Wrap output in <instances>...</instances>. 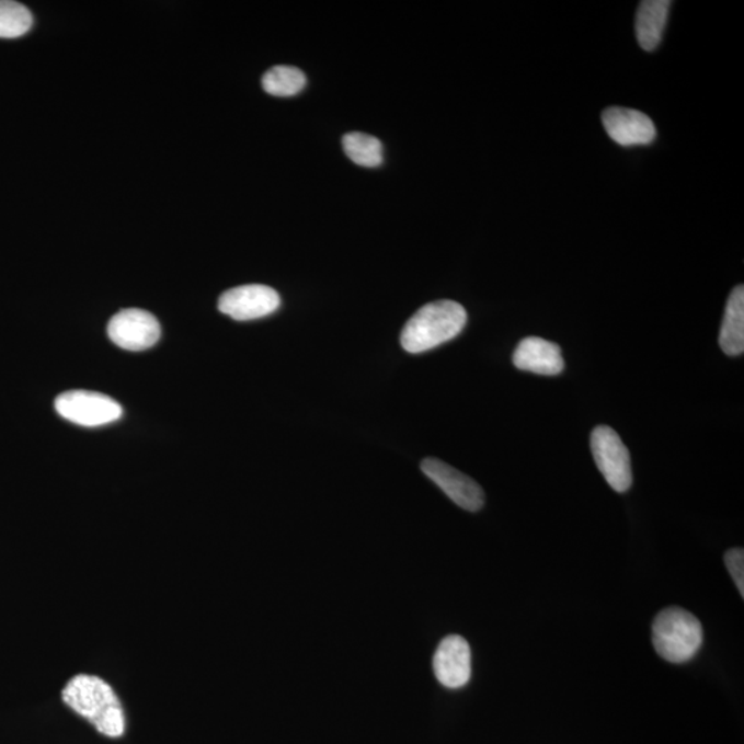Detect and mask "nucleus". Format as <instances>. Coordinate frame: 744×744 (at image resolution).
<instances>
[{
	"label": "nucleus",
	"mask_w": 744,
	"mask_h": 744,
	"mask_svg": "<svg viewBox=\"0 0 744 744\" xmlns=\"http://www.w3.org/2000/svg\"><path fill=\"white\" fill-rule=\"evenodd\" d=\"M281 307V297L273 288L248 285L232 288L219 297V312L234 320L248 321L265 318Z\"/></svg>",
	"instance_id": "6e6552de"
},
{
	"label": "nucleus",
	"mask_w": 744,
	"mask_h": 744,
	"mask_svg": "<svg viewBox=\"0 0 744 744\" xmlns=\"http://www.w3.org/2000/svg\"><path fill=\"white\" fill-rule=\"evenodd\" d=\"M726 570L730 571L733 582L741 596L744 597V551L743 549L728 550L724 557Z\"/></svg>",
	"instance_id": "f3484780"
},
{
	"label": "nucleus",
	"mask_w": 744,
	"mask_h": 744,
	"mask_svg": "<svg viewBox=\"0 0 744 744\" xmlns=\"http://www.w3.org/2000/svg\"><path fill=\"white\" fill-rule=\"evenodd\" d=\"M433 668L438 683L444 687H465L472 677V652L468 641L460 636L446 637L433 657Z\"/></svg>",
	"instance_id": "1a4fd4ad"
},
{
	"label": "nucleus",
	"mask_w": 744,
	"mask_h": 744,
	"mask_svg": "<svg viewBox=\"0 0 744 744\" xmlns=\"http://www.w3.org/2000/svg\"><path fill=\"white\" fill-rule=\"evenodd\" d=\"M603 125L608 136L622 147L648 146L656 138L654 122L636 110L608 108L603 112Z\"/></svg>",
	"instance_id": "9d476101"
},
{
	"label": "nucleus",
	"mask_w": 744,
	"mask_h": 744,
	"mask_svg": "<svg viewBox=\"0 0 744 744\" xmlns=\"http://www.w3.org/2000/svg\"><path fill=\"white\" fill-rule=\"evenodd\" d=\"M720 346L728 356H741L744 352V287L742 285L733 288L728 298L720 331Z\"/></svg>",
	"instance_id": "ddd939ff"
},
{
	"label": "nucleus",
	"mask_w": 744,
	"mask_h": 744,
	"mask_svg": "<svg viewBox=\"0 0 744 744\" xmlns=\"http://www.w3.org/2000/svg\"><path fill=\"white\" fill-rule=\"evenodd\" d=\"M55 405L64 420L88 427L112 424L123 414L121 404L110 396L89 390H69L58 396Z\"/></svg>",
	"instance_id": "39448f33"
},
{
	"label": "nucleus",
	"mask_w": 744,
	"mask_h": 744,
	"mask_svg": "<svg viewBox=\"0 0 744 744\" xmlns=\"http://www.w3.org/2000/svg\"><path fill=\"white\" fill-rule=\"evenodd\" d=\"M307 84L301 69L296 67L277 66L270 69L262 78V88L267 94L276 98H291Z\"/></svg>",
	"instance_id": "4468645a"
},
{
	"label": "nucleus",
	"mask_w": 744,
	"mask_h": 744,
	"mask_svg": "<svg viewBox=\"0 0 744 744\" xmlns=\"http://www.w3.org/2000/svg\"><path fill=\"white\" fill-rule=\"evenodd\" d=\"M467 321V310L458 302L427 304L407 321L401 331V346L414 355L435 350L462 333Z\"/></svg>",
	"instance_id": "f03ea898"
},
{
	"label": "nucleus",
	"mask_w": 744,
	"mask_h": 744,
	"mask_svg": "<svg viewBox=\"0 0 744 744\" xmlns=\"http://www.w3.org/2000/svg\"><path fill=\"white\" fill-rule=\"evenodd\" d=\"M34 24L28 9L12 0H0V37L15 39L26 34Z\"/></svg>",
	"instance_id": "dca6fc26"
},
{
	"label": "nucleus",
	"mask_w": 744,
	"mask_h": 744,
	"mask_svg": "<svg viewBox=\"0 0 744 744\" xmlns=\"http://www.w3.org/2000/svg\"><path fill=\"white\" fill-rule=\"evenodd\" d=\"M422 472L444 491L449 500L468 512H478L484 506V491L467 474L449 467L436 458H426L421 463Z\"/></svg>",
	"instance_id": "0eeeda50"
},
{
	"label": "nucleus",
	"mask_w": 744,
	"mask_h": 744,
	"mask_svg": "<svg viewBox=\"0 0 744 744\" xmlns=\"http://www.w3.org/2000/svg\"><path fill=\"white\" fill-rule=\"evenodd\" d=\"M342 144L347 158L363 168H378L382 163V144L376 137L351 133L346 134Z\"/></svg>",
	"instance_id": "2eb2a0df"
},
{
	"label": "nucleus",
	"mask_w": 744,
	"mask_h": 744,
	"mask_svg": "<svg viewBox=\"0 0 744 744\" xmlns=\"http://www.w3.org/2000/svg\"><path fill=\"white\" fill-rule=\"evenodd\" d=\"M652 641L663 660L672 663L688 662L702 646V625L683 608H667L657 615L652 626Z\"/></svg>",
	"instance_id": "7ed1b4c3"
},
{
	"label": "nucleus",
	"mask_w": 744,
	"mask_h": 744,
	"mask_svg": "<svg viewBox=\"0 0 744 744\" xmlns=\"http://www.w3.org/2000/svg\"><path fill=\"white\" fill-rule=\"evenodd\" d=\"M162 334L160 324L152 313L142 309H125L116 313L108 324L112 342L122 350L146 351L158 344Z\"/></svg>",
	"instance_id": "423d86ee"
},
{
	"label": "nucleus",
	"mask_w": 744,
	"mask_h": 744,
	"mask_svg": "<svg viewBox=\"0 0 744 744\" xmlns=\"http://www.w3.org/2000/svg\"><path fill=\"white\" fill-rule=\"evenodd\" d=\"M591 447L599 472L611 489L626 492L633 483L630 453L613 427L602 425L592 432Z\"/></svg>",
	"instance_id": "20e7f679"
},
{
	"label": "nucleus",
	"mask_w": 744,
	"mask_h": 744,
	"mask_svg": "<svg viewBox=\"0 0 744 744\" xmlns=\"http://www.w3.org/2000/svg\"><path fill=\"white\" fill-rule=\"evenodd\" d=\"M513 363L522 371L539 376H559L564 369L561 347L539 336L524 339L513 353Z\"/></svg>",
	"instance_id": "9b49d317"
},
{
	"label": "nucleus",
	"mask_w": 744,
	"mask_h": 744,
	"mask_svg": "<svg viewBox=\"0 0 744 744\" xmlns=\"http://www.w3.org/2000/svg\"><path fill=\"white\" fill-rule=\"evenodd\" d=\"M62 699L103 735L121 737L125 733V711L115 690L103 678L79 674L64 688Z\"/></svg>",
	"instance_id": "f257e3e1"
},
{
	"label": "nucleus",
	"mask_w": 744,
	"mask_h": 744,
	"mask_svg": "<svg viewBox=\"0 0 744 744\" xmlns=\"http://www.w3.org/2000/svg\"><path fill=\"white\" fill-rule=\"evenodd\" d=\"M671 7L668 0H645L640 3L636 15V35L645 51L660 46Z\"/></svg>",
	"instance_id": "f8f14e48"
}]
</instances>
